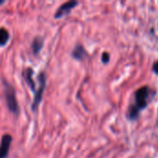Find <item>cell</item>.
Listing matches in <instances>:
<instances>
[{"label": "cell", "instance_id": "cell-2", "mask_svg": "<svg viewBox=\"0 0 158 158\" xmlns=\"http://www.w3.org/2000/svg\"><path fill=\"white\" fill-rule=\"evenodd\" d=\"M38 81H39V86L37 91H35V94H34V98H33V102L31 104V109L32 111H36L42 99H43V94L45 89V85H46V75L44 72H41L38 75L37 78Z\"/></svg>", "mask_w": 158, "mask_h": 158}, {"label": "cell", "instance_id": "cell-4", "mask_svg": "<svg viewBox=\"0 0 158 158\" xmlns=\"http://www.w3.org/2000/svg\"><path fill=\"white\" fill-rule=\"evenodd\" d=\"M12 137L9 134H5L1 139L0 143V158H6L9 153Z\"/></svg>", "mask_w": 158, "mask_h": 158}, {"label": "cell", "instance_id": "cell-5", "mask_svg": "<svg viewBox=\"0 0 158 158\" xmlns=\"http://www.w3.org/2000/svg\"><path fill=\"white\" fill-rule=\"evenodd\" d=\"M148 98V88L143 87L136 93V103L138 108H143L146 106V100Z\"/></svg>", "mask_w": 158, "mask_h": 158}, {"label": "cell", "instance_id": "cell-7", "mask_svg": "<svg viewBox=\"0 0 158 158\" xmlns=\"http://www.w3.org/2000/svg\"><path fill=\"white\" fill-rule=\"evenodd\" d=\"M44 46V38L41 36H36L31 43V49L34 55H38Z\"/></svg>", "mask_w": 158, "mask_h": 158}, {"label": "cell", "instance_id": "cell-9", "mask_svg": "<svg viewBox=\"0 0 158 158\" xmlns=\"http://www.w3.org/2000/svg\"><path fill=\"white\" fill-rule=\"evenodd\" d=\"M9 40V33L5 28H0V45L4 46Z\"/></svg>", "mask_w": 158, "mask_h": 158}, {"label": "cell", "instance_id": "cell-1", "mask_svg": "<svg viewBox=\"0 0 158 158\" xmlns=\"http://www.w3.org/2000/svg\"><path fill=\"white\" fill-rule=\"evenodd\" d=\"M4 94H5L7 108L11 113L18 115L19 113V106L16 96V91L14 87L11 86L6 81H4Z\"/></svg>", "mask_w": 158, "mask_h": 158}, {"label": "cell", "instance_id": "cell-12", "mask_svg": "<svg viewBox=\"0 0 158 158\" xmlns=\"http://www.w3.org/2000/svg\"><path fill=\"white\" fill-rule=\"evenodd\" d=\"M3 3H4V1H0V5H1V4H3Z\"/></svg>", "mask_w": 158, "mask_h": 158}, {"label": "cell", "instance_id": "cell-10", "mask_svg": "<svg viewBox=\"0 0 158 158\" xmlns=\"http://www.w3.org/2000/svg\"><path fill=\"white\" fill-rule=\"evenodd\" d=\"M102 59H103V62L104 63H107L108 60H109V55L107 53H104L103 54V56H102Z\"/></svg>", "mask_w": 158, "mask_h": 158}, {"label": "cell", "instance_id": "cell-11", "mask_svg": "<svg viewBox=\"0 0 158 158\" xmlns=\"http://www.w3.org/2000/svg\"><path fill=\"white\" fill-rule=\"evenodd\" d=\"M154 70L158 74V61L157 62H156L155 65H154Z\"/></svg>", "mask_w": 158, "mask_h": 158}, {"label": "cell", "instance_id": "cell-3", "mask_svg": "<svg viewBox=\"0 0 158 158\" xmlns=\"http://www.w3.org/2000/svg\"><path fill=\"white\" fill-rule=\"evenodd\" d=\"M77 5H78V2L77 1H69V2L64 3L63 5H61L57 8L56 12L55 14V18L56 19H60V18L68 15Z\"/></svg>", "mask_w": 158, "mask_h": 158}, {"label": "cell", "instance_id": "cell-6", "mask_svg": "<svg viewBox=\"0 0 158 158\" xmlns=\"http://www.w3.org/2000/svg\"><path fill=\"white\" fill-rule=\"evenodd\" d=\"M22 76L24 78V80L26 81L27 84L29 85L30 89L32 92H35V82L32 79L33 76V70L31 68H27L22 71Z\"/></svg>", "mask_w": 158, "mask_h": 158}, {"label": "cell", "instance_id": "cell-8", "mask_svg": "<svg viewBox=\"0 0 158 158\" xmlns=\"http://www.w3.org/2000/svg\"><path fill=\"white\" fill-rule=\"evenodd\" d=\"M72 56L77 60H82L83 58H85L87 56L86 50L84 49V47L82 45L78 44L72 52Z\"/></svg>", "mask_w": 158, "mask_h": 158}]
</instances>
